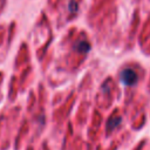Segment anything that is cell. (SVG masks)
<instances>
[{"mask_svg": "<svg viewBox=\"0 0 150 150\" xmlns=\"http://www.w3.org/2000/svg\"><path fill=\"white\" fill-rule=\"evenodd\" d=\"M69 11L70 12H76L77 11V4L74 0H71L70 4H69Z\"/></svg>", "mask_w": 150, "mask_h": 150, "instance_id": "cell-4", "label": "cell"}, {"mask_svg": "<svg viewBox=\"0 0 150 150\" xmlns=\"http://www.w3.org/2000/svg\"><path fill=\"white\" fill-rule=\"evenodd\" d=\"M74 48H75L77 52H80V53H88V52L90 50V45H89L88 42H86V41H79V42L74 46Z\"/></svg>", "mask_w": 150, "mask_h": 150, "instance_id": "cell-2", "label": "cell"}, {"mask_svg": "<svg viewBox=\"0 0 150 150\" xmlns=\"http://www.w3.org/2000/svg\"><path fill=\"white\" fill-rule=\"evenodd\" d=\"M121 121H122V118H121L120 116H116V117L110 118L109 122H108V130H111V128L115 129V128L121 123Z\"/></svg>", "mask_w": 150, "mask_h": 150, "instance_id": "cell-3", "label": "cell"}, {"mask_svg": "<svg viewBox=\"0 0 150 150\" xmlns=\"http://www.w3.org/2000/svg\"><path fill=\"white\" fill-rule=\"evenodd\" d=\"M138 81V77L136 75V73L132 69H124L121 73V82L125 86H134L136 82Z\"/></svg>", "mask_w": 150, "mask_h": 150, "instance_id": "cell-1", "label": "cell"}]
</instances>
